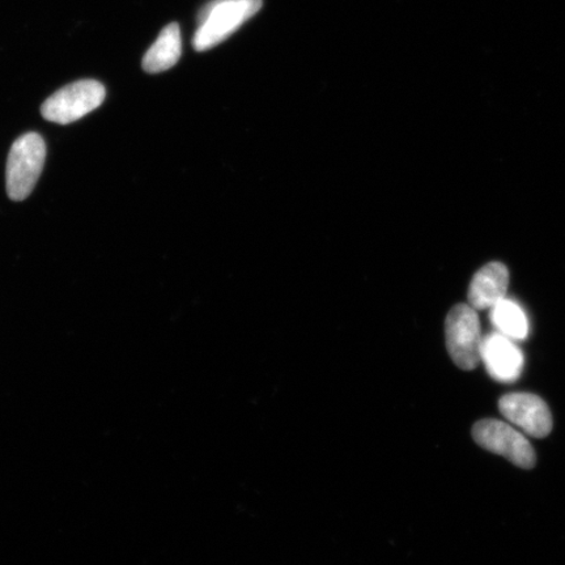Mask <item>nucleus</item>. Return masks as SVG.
<instances>
[{
  "label": "nucleus",
  "mask_w": 565,
  "mask_h": 565,
  "mask_svg": "<svg viewBox=\"0 0 565 565\" xmlns=\"http://www.w3.org/2000/svg\"><path fill=\"white\" fill-rule=\"evenodd\" d=\"M263 0H212L198 15L193 46L206 52L222 44L263 7Z\"/></svg>",
  "instance_id": "nucleus-1"
},
{
  "label": "nucleus",
  "mask_w": 565,
  "mask_h": 565,
  "mask_svg": "<svg viewBox=\"0 0 565 565\" xmlns=\"http://www.w3.org/2000/svg\"><path fill=\"white\" fill-rule=\"evenodd\" d=\"M46 158V146L39 134L30 132L13 143L7 161V193L13 201H24L33 192Z\"/></svg>",
  "instance_id": "nucleus-2"
},
{
  "label": "nucleus",
  "mask_w": 565,
  "mask_h": 565,
  "mask_svg": "<svg viewBox=\"0 0 565 565\" xmlns=\"http://www.w3.org/2000/svg\"><path fill=\"white\" fill-rule=\"evenodd\" d=\"M445 339L451 360L458 369L476 370L480 363L482 331L477 310L466 303H458L445 321Z\"/></svg>",
  "instance_id": "nucleus-3"
},
{
  "label": "nucleus",
  "mask_w": 565,
  "mask_h": 565,
  "mask_svg": "<svg viewBox=\"0 0 565 565\" xmlns=\"http://www.w3.org/2000/svg\"><path fill=\"white\" fill-rule=\"evenodd\" d=\"M472 437L479 447L491 454L503 456L521 469H533L535 450L524 435L514 429L511 423L484 419L476 423Z\"/></svg>",
  "instance_id": "nucleus-4"
},
{
  "label": "nucleus",
  "mask_w": 565,
  "mask_h": 565,
  "mask_svg": "<svg viewBox=\"0 0 565 565\" xmlns=\"http://www.w3.org/2000/svg\"><path fill=\"white\" fill-rule=\"evenodd\" d=\"M105 100V88L96 81H81L47 98L41 113L47 121L68 125L94 111Z\"/></svg>",
  "instance_id": "nucleus-5"
},
{
  "label": "nucleus",
  "mask_w": 565,
  "mask_h": 565,
  "mask_svg": "<svg viewBox=\"0 0 565 565\" xmlns=\"http://www.w3.org/2000/svg\"><path fill=\"white\" fill-rule=\"evenodd\" d=\"M501 415L535 439L547 437L553 430V415L545 401L530 393H511L499 401Z\"/></svg>",
  "instance_id": "nucleus-6"
},
{
  "label": "nucleus",
  "mask_w": 565,
  "mask_h": 565,
  "mask_svg": "<svg viewBox=\"0 0 565 565\" xmlns=\"http://www.w3.org/2000/svg\"><path fill=\"white\" fill-rule=\"evenodd\" d=\"M480 362L493 380L511 384L521 376L525 360L513 339L493 333L483 339Z\"/></svg>",
  "instance_id": "nucleus-7"
},
{
  "label": "nucleus",
  "mask_w": 565,
  "mask_h": 565,
  "mask_svg": "<svg viewBox=\"0 0 565 565\" xmlns=\"http://www.w3.org/2000/svg\"><path fill=\"white\" fill-rule=\"evenodd\" d=\"M510 271L503 264L491 263L480 268L470 282L469 303L476 310L491 309L505 298Z\"/></svg>",
  "instance_id": "nucleus-8"
},
{
  "label": "nucleus",
  "mask_w": 565,
  "mask_h": 565,
  "mask_svg": "<svg viewBox=\"0 0 565 565\" xmlns=\"http://www.w3.org/2000/svg\"><path fill=\"white\" fill-rule=\"evenodd\" d=\"M182 39L179 24L172 23L161 31L154 44L145 55L143 70L150 74H159L172 68L181 58Z\"/></svg>",
  "instance_id": "nucleus-9"
},
{
  "label": "nucleus",
  "mask_w": 565,
  "mask_h": 565,
  "mask_svg": "<svg viewBox=\"0 0 565 565\" xmlns=\"http://www.w3.org/2000/svg\"><path fill=\"white\" fill-rule=\"evenodd\" d=\"M491 321L500 334L513 339V341H524L529 334L527 317L519 306L512 300L503 299L491 308Z\"/></svg>",
  "instance_id": "nucleus-10"
}]
</instances>
